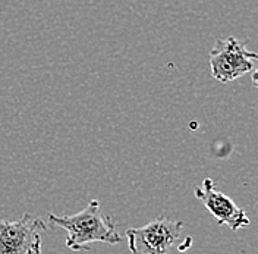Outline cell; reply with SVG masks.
<instances>
[{
    "label": "cell",
    "mask_w": 258,
    "mask_h": 254,
    "mask_svg": "<svg viewBox=\"0 0 258 254\" xmlns=\"http://www.w3.org/2000/svg\"><path fill=\"white\" fill-rule=\"evenodd\" d=\"M47 218L54 226L66 231V247L72 251H90L88 244L91 242L116 245L122 241L116 223L101 212L97 200H91L88 206L75 215L57 216L48 213Z\"/></svg>",
    "instance_id": "1"
},
{
    "label": "cell",
    "mask_w": 258,
    "mask_h": 254,
    "mask_svg": "<svg viewBox=\"0 0 258 254\" xmlns=\"http://www.w3.org/2000/svg\"><path fill=\"white\" fill-rule=\"evenodd\" d=\"M182 221L159 218L140 228H128L126 238L132 254H167L177 242Z\"/></svg>",
    "instance_id": "2"
},
{
    "label": "cell",
    "mask_w": 258,
    "mask_h": 254,
    "mask_svg": "<svg viewBox=\"0 0 258 254\" xmlns=\"http://www.w3.org/2000/svg\"><path fill=\"white\" fill-rule=\"evenodd\" d=\"M254 62H258V53L249 52L235 37L219 40L210 53L211 75L225 84L251 72Z\"/></svg>",
    "instance_id": "3"
},
{
    "label": "cell",
    "mask_w": 258,
    "mask_h": 254,
    "mask_svg": "<svg viewBox=\"0 0 258 254\" xmlns=\"http://www.w3.org/2000/svg\"><path fill=\"white\" fill-rule=\"evenodd\" d=\"M43 219L25 213L18 221L0 219V254H41Z\"/></svg>",
    "instance_id": "4"
},
{
    "label": "cell",
    "mask_w": 258,
    "mask_h": 254,
    "mask_svg": "<svg viewBox=\"0 0 258 254\" xmlns=\"http://www.w3.org/2000/svg\"><path fill=\"white\" fill-rule=\"evenodd\" d=\"M195 197L204 205V207L214 216L219 225H227L230 231H238L251 223L248 215L241 207L227 197L225 192L219 190L213 179L206 178L203 185L195 188Z\"/></svg>",
    "instance_id": "5"
},
{
    "label": "cell",
    "mask_w": 258,
    "mask_h": 254,
    "mask_svg": "<svg viewBox=\"0 0 258 254\" xmlns=\"http://www.w3.org/2000/svg\"><path fill=\"white\" fill-rule=\"evenodd\" d=\"M252 82H254V85H255V87H258V66H257V69L252 72Z\"/></svg>",
    "instance_id": "6"
}]
</instances>
